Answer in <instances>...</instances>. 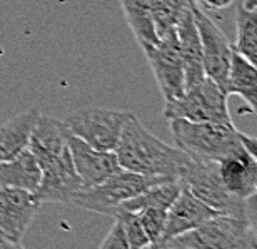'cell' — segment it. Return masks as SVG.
I'll return each mask as SVG.
<instances>
[{
	"instance_id": "cell-1",
	"label": "cell",
	"mask_w": 257,
	"mask_h": 249,
	"mask_svg": "<svg viewBox=\"0 0 257 249\" xmlns=\"http://www.w3.org/2000/svg\"><path fill=\"white\" fill-rule=\"evenodd\" d=\"M114 152L122 169L171 179H181L192 160L177 146L152 136L136 114L125 122Z\"/></svg>"
},
{
	"instance_id": "cell-2",
	"label": "cell",
	"mask_w": 257,
	"mask_h": 249,
	"mask_svg": "<svg viewBox=\"0 0 257 249\" xmlns=\"http://www.w3.org/2000/svg\"><path fill=\"white\" fill-rule=\"evenodd\" d=\"M169 122L176 146L194 160L219 162L242 144L234 122H194L186 119H171Z\"/></svg>"
},
{
	"instance_id": "cell-3",
	"label": "cell",
	"mask_w": 257,
	"mask_h": 249,
	"mask_svg": "<svg viewBox=\"0 0 257 249\" xmlns=\"http://www.w3.org/2000/svg\"><path fill=\"white\" fill-rule=\"evenodd\" d=\"M162 249H257V232L249 217L215 214L199 227L176 236Z\"/></svg>"
},
{
	"instance_id": "cell-4",
	"label": "cell",
	"mask_w": 257,
	"mask_h": 249,
	"mask_svg": "<svg viewBox=\"0 0 257 249\" xmlns=\"http://www.w3.org/2000/svg\"><path fill=\"white\" fill-rule=\"evenodd\" d=\"M166 181L176 179L162 178V176H147L120 168L115 174H112L102 183L80 189L72 204L92 212H99V214L114 216L115 211L122 206V202L144 193L146 189L159 183H166Z\"/></svg>"
},
{
	"instance_id": "cell-5",
	"label": "cell",
	"mask_w": 257,
	"mask_h": 249,
	"mask_svg": "<svg viewBox=\"0 0 257 249\" xmlns=\"http://www.w3.org/2000/svg\"><path fill=\"white\" fill-rule=\"evenodd\" d=\"M164 116L167 121L186 119L194 122H232L227 107V94L209 77L187 87L177 99L166 101Z\"/></svg>"
},
{
	"instance_id": "cell-6",
	"label": "cell",
	"mask_w": 257,
	"mask_h": 249,
	"mask_svg": "<svg viewBox=\"0 0 257 249\" xmlns=\"http://www.w3.org/2000/svg\"><path fill=\"white\" fill-rule=\"evenodd\" d=\"M179 181L217 214L249 217L247 201L235 198L225 189L220 181L217 162H202L192 159Z\"/></svg>"
},
{
	"instance_id": "cell-7",
	"label": "cell",
	"mask_w": 257,
	"mask_h": 249,
	"mask_svg": "<svg viewBox=\"0 0 257 249\" xmlns=\"http://www.w3.org/2000/svg\"><path fill=\"white\" fill-rule=\"evenodd\" d=\"M132 112L114 109L84 107L70 112L64 121L72 136L102 150H115L122 129Z\"/></svg>"
},
{
	"instance_id": "cell-8",
	"label": "cell",
	"mask_w": 257,
	"mask_h": 249,
	"mask_svg": "<svg viewBox=\"0 0 257 249\" xmlns=\"http://www.w3.org/2000/svg\"><path fill=\"white\" fill-rule=\"evenodd\" d=\"M195 25L199 29L200 44H202V59H204V70L209 79H212L220 89L225 92L227 84L230 59H232V44L219 25L210 19V15L200 7L197 2H194L192 7Z\"/></svg>"
},
{
	"instance_id": "cell-9",
	"label": "cell",
	"mask_w": 257,
	"mask_h": 249,
	"mask_svg": "<svg viewBox=\"0 0 257 249\" xmlns=\"http://www.w3.org/2000/svg\"><path fill=\"white\" fill-rule=\"evenodd\" d=\"M40 206L29 191L0 186V241L9 247L22 246Z\"/></svg>"
},
{
	"instance_id": "cell-10",
	"label": "cell",
	"mask_w": 257,
	"mask_h": 249,
	"mask_svg": "<svg viewBox=\"0 0 257 249\" xmlns=\"http://www.w3.org/2000/svg\"><path fill=\"white\" fill-rule=\"evenodd\" d=\"M146 57L164 99L172 101L182 96L186 91V77L176 30L161 35L159 42L146 52Z\"/></svg>"
},
{
	"instance_id": "cell-11",
	"label": "cell",
	"mask_w": 257,
	"mask_h": 249,
	"mask_svg": "<svg viewBox=\"0 0 257 249\" xmlns=\"http://www.w3.org/2000/svg\"><path fill=\"white\" fill-rule=\"evenodd\" d=\"M80 189H84V184L77 174L70 150L67 147L54 160L42 165L39 188L32 194L40 204L45 202H70L72 204Z\"/></svg>"
},
{
	"instance_id": "cell-12",
	"label": "cell",
	"mask_w": 257,
	"mask_h": 249,
	"mask_svg": "<svg viewBox=\"0 0 257 249\" xmlns=\"http://www.w3.org/2000/svg\"><path fill=\"white\" fill-rule=\"evenodd\" d=\"M217 169L225 189L235 198L249 201L257 196V160L244 144L220 159Z\"/></svg>"
},
{
	"instance_id": "cell-13",
	"label": "cell",
	"mask_w": 257,
	"mask_h": 249,
	"mask_svg": "<svg viewBox=\"0 0 257 249\" xmlns=\"http://www.w3.org/2000/svg\"><path fill=\"white\" fill-rule=\"evenodd\" d=\"M69 150L84 188L102 183L120 169L114 150L95 149L72 134L69 137Z\"/></svg>"
},
{
	"instance_id": "cell-14",
	"label": "cell",
	"mask_w": 257,
	"mask_h": 249,
	"mask_svg": "<svg viewBox=\"0 0 257 249\" xmlns=\"http://www.w3.org/2000/svg\"><path fill=\"white\" fill-rule=\"evenodd\" d=\"M215 214L217 212L210 209L207 204H204L202 201L195 198L191 191L182 186L181 194L177 196V199L172 202V206L167 211L166 227H164V234L159 244L195 229V227H199L202 222L214 217Z\"/></svg>"
},
{
	"instance_id": "cell-15",
	"label": "cell",
	"mask_w": 257,
	"mask_h": 249,
	"mask_svg": "<svg viewBox=\"0 0 257 249\" xmlns=\"http://www.w3.org/2000/svg\"><path fill=\"white\" fill-rule=\"evenodd\" d=\"M69 137L70 131L65 121L39 114L32 134H30L27 149L35 155V159L42 168L69 147Z\"/></svg>"
},
{
	"instance_id": "cell-16",
	"label": "cell",
	"mask_w": 257,
	"mask_h": 249,
	"mask_svg": "<svg viewBox=\"0 0 257 249\" xmlns=\"http://www.w3.org/2000/svg\"><path fill=\"white\" fill-rule=\"evenodd\" d=\"M194 7V4H192ZM192 7L184 12L182 19L179 20L176 32L181 49L184 77H186V89L205 79L204 59H202V44H200L199 29L195 25Z\"/></svg>"
},
{
	"instance_id": "cell-17",
	"label": "cell",
	"mask_w": 257,
	"mask_h": 249,
	"mask_svg": "<svg viewBox=\"0 0 257 249\" xmlns=\"http://www.w3.org/2000/svg\"><path fill=\"white\" fill-rule=\"evenodd\" d=\"M39 114L37 109H27L0 124V162L15 157L29 147Z\"/></svg>"
},
{
	"instance_id": "cell-18",
	"label": "cell",
	"mask_w": 257,
	"mask_h": 249,
	"mask_svg": "<svg viewBox=\"0 0 257 249\" xmlns=\"http://www.w3.org/2000/svg\"><path fill=\"white\" fill-rule=\"evenodd\" d=\"M225 94L239 96L245 102V109L240 112L257 114V67L245 60L237 52H232L230 59L227 84H225Z\"/></svg>"
},
{
	"instance_id": "cell-19",
	"label": "cell",
	"mask_w": 257,
	"mask_h": 249,
	"mask_svg": "<svg viewBox=\"0 0 257 249\" xmlns=\"http://www.w3.org/2000/svg\"><path fill=\"white\" fill-rule=\"evenodd\" d=\"M40 176H42V168L29 149L22 150L12 159L0 162V186L34 193L39 188Z\"/></svg>"
},
{
	"instance_id": "cell-20",
	"label": "cell",
	"mask_w": 257,
	"mask_h": 249,
	"mask_svg": "<svg viewBox=\"0 0 257 249\" xmlns=\"http://www.w3.org/2000/svg\"><path fill=\"white\" fill-rule=\"evenodd\" d=\"M128 29L132 30L137 44L141 45L144 54L151 50L159 42V35L154 24L149 0H120Z\"/></svg>"
},
{
	"instance_id": "cell-21",
	"label": "cell",
	"mask_w": 257,
	"mask_h": 249,
	"mask_svg": "<svg viewBox=\"0 0 257 249\" xmlns=\"http://www.w3.org/2000/svg\"><path fill=\"white\" fill-rule=\"evenodd\" d=\"M182 183L179 179L176 181H166V183H159L152 188L146 189L144 193L134 196V198L122 202V209L127 211H142V209H166L172 206V202L177 199V196L181 194ZM119 207V209H120Z\"/></svg>"
},
{
	"instance_id": "cell-22",
	"label": "cell",
	"mask_w": 257,
	"mask_h": 249,
	"mask_svg": "<svg viewBox=\"0 0 257 249\" xmlns=\"http://www.w3.org/2000/svg\"><path fill=\"white\" fill-rule=\"evenodd\" d=\"M234 52L257 67V9H245L242 4L235 10Z\"/></svg>"
},
{
	"instance_id": "cell-23",
	"label": "cell",
	"mask_w": 257,
	"mask_h": 249,
	"mask_svg": "<svg viewBox=\"0 0 257 249\" xmlns=\"http://www.w3.org/2000/svg\"><path fill=\"white\" fill-rule=\"evenodd\" d=\"M194 2L195 0H149L159 37L176 30L184 12L191 9Z\"/></svg>"
},
{
	"instance_id": "cell-24",
	"label": "cell",
	"mask_w": 257,
	"mask_h": 249,
	"mask_svg": "<svg viewBox=\"0 0 257 249\" xmlns=\"http://www.w3.org/2000/svg\"><path fill=\"white\" fill-rule=\"evenodd\" d=\"M115 219L120 221L122 227L125 231L127 241H128V247L131 249H142V247H151V241L144 231V226L141 219H139V214L134 211H127V209H117L115 214L112 216Z\"/></svg>"
},
{
	"instance_id": "cell-25",
	"label": "cell",
	"mask_w": 257,
	"mask_h": 249,
	"mask_svg": "<svg viewBox=\"0 0 257 249\" xmlns=\"http://www.w3.org/2000/svg\"><path fill=\"white\" fill-rule=\"evenodd\" d=\"M139 219H141L144 231L151 241V247H156L162 239L164 227H166V219H167V211L166 209H142L137 211Z\"/></svg>"
},
{
	"instance_id": "cell-26",
	"label": "cell",
	"mask_w": 257,
	"mask_h": 249,
	"mask_svg": "<svg viewBox=\"0 0 257 249\" xmlns=\"http://www.w3.org/2000/svg\"><path fill=\"white\" fill-rule=\"evenodd\" d=\"M100 247L102 249H131L128 247L125 231H124V227H122L119 219H115V222L112 224L110 231L107 232L105 239L100 242Z\"/></svg>"
},
{
	"instance_id": "cell-27",
	"label": "cell",
	"mask_w": 257,
	"mask_h": 249,
	"mask_svg": "<svg viewBox=\"0 0 257 249\" xmlns=\"http://www.w3.org/2000/svg\"><path fill=\"white\" fill-rule=\"evenodd\" d=\"M239 136H240V141L244 144V147L247 149L250 155L257 160V137L247 136V134H242V132H239Z\"/></svg>"
},
{
	"instance_id": "cell-28",
	"label": "cell",
	"mask_w": 257,
	"mask_h": 249,
	"mask_svg": "<svg viewBox=\"0 0 257 249\" xmlns=\"http://www.w3.org/2000/svg\"><path fill=\"white\" fill-rule=\"evenodd\" d=\"M242 5L245 9H257V0H244Z\"/></svg>"
},
{
	"instance_id": "cell-29",
	"label": "cell",
	"mask_w": 257,
	"mask_h": 249,
	"mask_svg": "<svg viewBox=\"0 0 257 249\" xmlns=\"http://www.w3.org/2000/svg\"><path fill=\"white\" fill-rule=\"evenodd\" d=\"M195 2H197L199 5H202V7H207V5L212 2V0H195Z\"/></svg>"
}]
</instances>
